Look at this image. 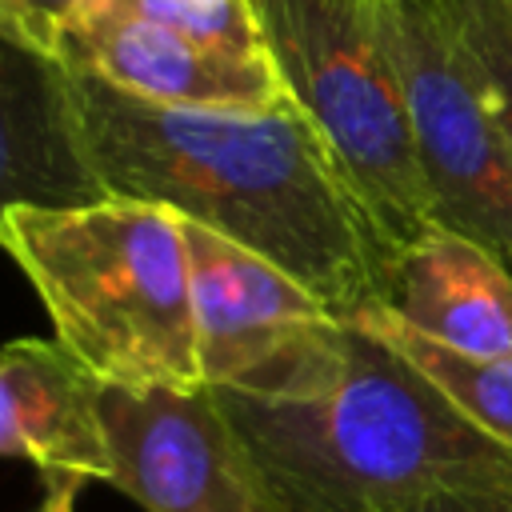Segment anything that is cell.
<instances>
[{
	"instance_id": "obj_10",
	"label": "cell",
	"mask_w": 512,
	"mask_h": 512,
	"mask_svg": "<svg viewBox=\"0 0 512 512\" xmlns=\"http://www.w3.org/2000/svg\"><path fill=\"white\" fill-rule=\"evenodd\" d=\"M104 380L60 340H8L0 348V456L28 460L56 484H112L100 420Z\"/></svg>"
},
{
	"instance_id": "obj_12",
	"label": "cell",
	"mask_w": 512,
	"mask_h": 512,
	"mask_svg": "<svg viewBox=\"0 0 512 512\" xmlns=\"http://www.w3.org/2000/svg\"><path fill=\"white\" fill-rule=\"evenodd\" d=\"M348 320H356L364 332H372L392 352H400L476 432L512 448V360L456 352V348L416 332L412 324L392 316L384 304H368L364 312H356Z\"/></svg>"
},
{
	"instance_id": "obj_8",
	"label": "cell",
	"mask_w": 512,
	"mask_h": 512,
	"mask_svg": "<svg viewBox=\"0 0 512 512\" xmlns=\"http://www.w3.org/2000/svg\"><path fill=\"white\" fill-rule=\"evenodd\" d=\"M184 244L192 272L196 356L208 388L252 380L308 332L336 320V312L296 276L236 240L184 220Z\"/></svg>"
},
{
	"instance_id": "obj_4",
	"label": "cell",
	"mask_w": 512,
	"mask_h": 512,
	"mask_svg": "<svg viewBox=\"0 0 512 512\" xmlns=\"http://www.w3.org/2000/svg\"><path fill=\"white\" fill-rule=\"evenodd\" d=\"M264 52L356 192L384 268L436 220L380 0H248Z\"/></svg>"
},
{
	"instance_id": "obj_1",
	"label": "cell",
	"mask_w": 512,
	"mask_h": 512,
	"mask_svg": "<svg viewBox=\"0 0 512 512\" xmlns=\"http://www.w3.org/2000/svg\"><path fill=\"white\" fill-rule=\"evenodd\" d=\"M80 128L108 196L172 208L272 260L336 316L380 300L376 232L308 116L276 108H168L72 64Z\"/></svg>"
},
{
	"instance_id": "obj_2",
	"label": "cell",
	"mask_w": 512,
	"mask_h": 512,
	"mask_svg": "<svg viewBox=\"0 0 512 512\" xmlns=\"http://www.w3.org/2000/svg\"><path fill=\"white\" fill-rule=\"evenodd\" d=\"M212 396L272 512H412L448 488L512 484V448L344 316Z\"/></svg>"
},
{
	"instance_id": "obj_3",
	"label": "cell",
	"mask_w": 512,
	"mask_h": 512,
	"mask_svg": "<svg viewBox=\"0 0 512 512\" xmlns=\"http://www.w3.org/2000/svg\"><path fill=\"white\" fill-rule=\"evenodd\" d=\"M0 248L36 288L56 340L104 384H204L184 220L172 208L124 196L12 208Z\"/></svg>"
},
{
	"instance_id": "obj_7",
	"label": "cell",
	"mask_w": 512,
	"mask_h": 512,
	"mask_svg": "<svg viewBox=\"0 0 512 512\" xmlns=\"http://www.w3.org/2000/svg\"><path fill=\"white\" fill-rule=\"evenodd\" d=\"M104 196L60 32L20 0H0V220L12 208H80Z\"/></svg>"
},
{
	"instance_id": "obj_14",
	"label": "cell",
	"mask_w": 512,
	"mask_h": 512,
	"mask_svg": "<svg viewBox=\"0 0 512 512\" xmlns=\"http://www.w3.org/2000/svg\"><path fill=\"white\" fill-rule=\"evenodd\" d=\"M468 52L476 56L496 116L512 140V0H444Z\"/></svg>"
},
{
	"instance_id": "obj_16",
	"label": "cell",
	"mask_w": 512,
	"mask_h": 512,
	"mask_svg": "<svg viewBox=\"0 0 512 512\" xmlns=\"http://www.w3.org/2000/svg\"><path fill=\"white\" fill-rule=\"evenodd\" d=\"M20 4H24L28 12H36L48 28L64 32V28H68V24H72V20H76L92 0H20Z\"/></svg>"
},
{
	"instance_id": "obj_13",
	"label": "cell",
	"mask_w": 512,
	"mask_h": 512,
	"mask_svg": "<svg viewBox=\"0 0 512 512\" xmlns=\"http://www.w3.org/2000/svg\"><path fill=\"white\" fill-rule=\"evenodd\" d=\"M88 8H112L208 44L264 52V36L248 0H92Z\"/></svg>"
},
{
	"instance_id": "obj_6",
	"label": "cell",
	"mask_w": 512,
	"mask_h": 512,
	"mask_svg": "<svg viewBox=\"0 0 512 512\" xmlns=\"http://www.w3.org/2000/svg\"><path fill=\"white\" fill-rule=\"evenodd\" d=\"M112 488L148 512H272L208 384L100 388Z\"/></svg>"
},
{
	"instance_id": "obj_5",
	"label": "cell",
	"mask_w": 512,
	"mask_h": 512,
	"mask_svg": "<svg viewBox=\"0 0 512 512\" xmlns=\"http://www.w3.org/2000/svg\"><path fill=\"white\" fill-rule=\"evenodd\" d=\"M432 220L512 268V140L444 0H380Z\"/></svg>"
},
{
	"instance_id": "obj_9",
	"label": "cell",
	"mask_w": 512,
	"mask_h": 512,
	"mask_svg": "<svg viewBox=\"0 0 512 512\" xmlns=\"http://www.w3.org/2000/svg\"><path fill=\"white\" fill-rule=\"evenodd\" d=\"M60 44L72 64L148 104L276 108L288 100L268 52L208 44L112 8H84Z\"/></svg>"
},
{
	"instance_id": "obj_17",
	"label": "cell",
	"mask_w": 512,
	"mask_h": 512,
	"mask_svg": "<svg viewBox=\"0 0 512 512\" xmlns=\"http://www.w3.org/2000/svg\"><path fill=\"white\" fill-rule=\"evenodd\" d=\"M76 496H80L76 484H56V488L44 492V500H40L36 512H76Z\"/></svg>"
},
{
	"instance_id": "obj_15",
	"label": "cell",
	"mask_w": 512,
	"mask_h": 512,
	"mask_svg": "<svg viewBox=\"0 0 512 512\" xmlns=\"http://www.w3.org/2000/svg\"><path fill=\"white\" fill-rule=\"evenodd\" d=\"M412 512H512V484L492 488H448L420 500Z\"/></svg>"
},
{
	"instance_id": "obj_11",
	"label": "cell",
	"mask_w": 512,
	"mask_h": 512,
	"mask_svg": "<svg viewBox=\"0 0 512 512\" xmlns=\"http://www.w3.org/2000/svg\"><path fill=\"white\" fill-rule=\"evenodd\" d=\"M376 304L456 352L512 360V268L460 232L432 224L408 244Z\"/></svg>"
}]
</instances>
